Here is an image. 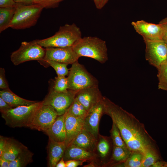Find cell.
I'll return each instance as SVG.
<instances>
[{
	"label": "cell",
	"mask_w": 167,
	"mask_h": 167,
	"mask_svg": "<svg viewBox=\"0 0 167 167\" xmlns=\"http://www.w3.org/2000/svg\"><path fill=\"white\" fill-rule=\"evenodd\" d=\"M131 153L128 149L113 145L110 158L105 167H122Z\"/></svg>",
	"instance_id": "obj_23"
},
{
	"label": "cell",
	"mask_w": 167,
	"mask_h": 167,
	"mask_svg": "<svg viewBox=\"0 0 167 167\" xmlns=\"http://www.w3.org/2000/svg\"><path fill=\"white\" fill-rule=\"evenodd\" d=\"M67 112L75 117L84 118L88 112L83 105L75 98L68 109Z\"/></svg>",
	"instance_id": "obj_30"
},
{
	"label": "cell",
	"mask_w": 167,
	"mask_h": 167,
	"mask_svg": "<svg viewBox=\"0 0 167 167\" xmlns=\"http://www.w3.org/2000/svg\"><path fill=\"white\" fill-rule=\"evenodd\" d=\"M26 147L18 140L14 139L8 138L1 157L11 162L14 160L19 153Z\"/></svg>",
	"instance_id": "obj_21"
},
{
	"label": "cell",
	"mask_w": 167,
	"mask_h": 167,
	"mask_svg": "<svg viewBox=\"0 0 167 167\" xmlns=\"http://www.w3.org/2000/svg\"><path fill=\"white\" fill-rule=\"evenodd\" d=\"M66 112L62 115L58 116L51 126L44 132L49 138L57 142H65L66 135L65 120Z\"/></svg>",
	"instance_id": "obj_17"
},
{
	"label": "cell",
	"mask_w": 167,
	"mask_h": 167,
	"mask_svg": "<svg viewBox=\"0 0 167 167\" xmlns=\"http://www.w3.org/2000/svg\"><path fill=\"white\" fill-rule=\"evenodd\" d=\"M72 48L79 58L89 57L101 64L105 63L108 59L106 41L97 36L82 37Z\"/></svg>",
	"instance_id": "obj_2"
},
{
	"label": "cell",
	"mask_w": 167,
	"mask_h": 167,
	"mask_svg": "<svg viewBox=\"0 0 167 167\" xmlns=\"http://www.w3.org/2000/svg\"><path fill=\"white\" fill-rule=\"evenodd\" d=\"M16 3H21L26 5L33 4L34 0H13Z\"/></svg>",
	"instance_id": "obj_42"
},
{
	"label": "cell",
	"mask_w": 167,
	"mask_h": 167,
	"mask_svg": "<svg viewBox=\"0 0 167 167\" xmlns=\"http://www.w3.org/2000/svg\"><path fill=\"white\" fill-rule=\"evenodd\" d=\"M0 97L13 108L22 105H29L38 102L21 98L12 92L9 88L0 91Z\"/></svg>",
	"instance_id": "obj_22"
},
{
	"label": "cell",
	"mask_w": 167,
	"mask_h": 167,
	"mask_svg": "<svg viewBox=\"0 0 167 167\" xmlns=\"http://www.w3.org/2000/svg\"><path fill=\"white\" fill-rule=\"evenodd\" d=\"M109 132L113 145L128 149L119 129L113 122H112V128Z\"/></svg>",
	"instance_id": "obj_27"
},
{
	"label": "cell",
	"mask_w": 167,
	"mask_h": 167,
	"mask_svg": "<svg viewBox=\"0 0 167 167\" xmlns=\"http://www.w3.org/2000/svg\"><path fill=\"white\" fill-rule=\"evenodd\" d=\"M90 163L86 165H84V167H99L97 163L94 161H90Z\"/></svg>",
	"instance_id": "obj_44"
},
{
	"label": "cell",
	"mask_w": 167,
	"mask_h": 167,
	"mask_svg": "<svg viewBox=\"0 0 167 167\" xmlns=\"http://www.w3.org/2000/svg\"><path fill=\"white\" fill-rule=\"evenodd\" d=\"M84 119L75 117L67 110L66 111L65 120L66 131L65 143L67 147L84 128Z\"/></svg>",
	"instance_id": "obj_16"
},
{
	"label": "cell",
	"mask_w": 167,
	"mask_h": 167,
	"mask_svg": "<svg viewBox=\"0 0 167 167\" xmlns=\"http://www.w3.org/2000/svg\"><path fill=\"white\" fill-rule=\"evenodd\" d=\"M105 114L117 125L127 148L131 152L143 154L147 150L158 148L156 141L149 135L143 124L133 114L103 96Z\"/></svg>",
	"instance_id": "obj_1"
},
{
	"label": "cell",
	"mask_w": 167,
	"mask_h": 167,
	"mask_svg": "<svg viewBox=\"0 0 167 167\" xmlns=\"http://www.w3.org/2000/svg\"><path fill=\"white\" fill-rule=\"evenodd\" d=\"M58 116L51 106L42 105L36 111L28 127L45 132L51 126Z\"/></svg>",
	"instance_id": "obj_10"
},
{
	"label": "cell",
	"mask_w": 167,
	"mask_h": 167,
	"mask_svg": "<svg viewBox=\"0 0 167 167\" xmlns=\"http://www.w3.org/2000/svg\"><path fill=\"white\" fill-rule=\"evenodd\" d=\"M143 154L138 151H134L131 153L122 167H141Z\"/></svg>",
	"instance_id": "obj_29"
},
{
	"label": "cell",
	"mask_w": 167,
	"mask_h": 167,
	"mask_svg": "<svg viewBox=\"0 0 167 167\" xmlns=\"http://www.w3.org/2000/svg\"><path fill=\"white\" fill-rule=\"evenodd\" d=\"M96 8L98 9H102L107 3L109 0H92Z\"/></svg>",
	"instance_id": "obj_38"
},
{
	"label": "cell",
	"mask_w": 167,
	"mask_h": 167,
	"mask_svg": "<svg viewBox=\"0 0 167 167\" xmlns=\"http://www.w3.org/2000/svg\"><path fill=\"white\" fill-rule=\"evenodd\" d=\"M66 147L65 142H57L49 138L47 146L49 167H56L63 157Z\"/></svg>",
	"instance_id": "obj_19"
},
{
	"label": "cell",
	"mask_w": 167,
	"mask_h": 167,
	"mask_svg": "<svg viewBox=\"0 0 167 167\" xmlns=\"http://www.w3.org/2000/svg\"><path fill=\"white\" fill-rule=\"evenodd\" d=\"M110 137L99 135L97 140L95 161L99 167H105L110 158L113 147Z\"/></svg>",
	"instance_id": "obj_14"
},
{
	"label": "cell",
	"mask_w": 167,
	"mask_h": 167,
	"mask_svg": "<svg viewBox=\"0 0 167 167\" xmlns=\"http://www.w3.org/2000/svg\"><path fill=\"white\" fill-rule=\"evenodd\" d=\"M64 0H34L33 3L40 5L44 8H50L58 6L59 3Z\"/></svg>",
	"instance_id": "obj_33"
},
{
	"label": "cell",
	"mask_w": 167,
	"mask_h": 167,
	"mask_svg": "<svg viewBox=\"0 0 167 167\" xmlns=\"http://www.w3.org/2000/svg\"><path fill=\"white\" fill-rule=\"evenodd\" d=\"M15 11L9 25L14 29L29 28L36 23L44 7L36 4L26 5L16 3Z\"/></svg>",
	"instance_id": "obj_4"
},
{
	"label": "cell",
	"mask_w": 167,
	"mask_h": 167,
	"mask_svg": "<svg viewBox=\"0 0 167 167\" xmlns=\"http://www.w3.org/2000/svg\"><path fill=\"white\" fill-rule=\"evenodd\" d=\"M56 167H66L65 161L63 157L57 163Z\"/></svg>",
	"instance_id": "obj_43"
},
{
	"label": "cell",
	"mask_w": 167,
	"mask_h": 167,
	"mask_svg": "<svg viewBox=\"0 0 167 167\" xmlns=\"http://www.w3.org/2000/svg\"><path fill=\"white\" fill-rule=\"evenodd\" d=\"M153 167H167V162L162 160L156 162L152 166Z\"/></svg>",
	"instance_id": "obj_41"
},
{
	"label": "cell",
	"mask_w": 167,
	"mask_h": 167,
	"mask_svg": "<svg viewBox=\"0 0 167 167\" xmlns=\"http://www.w3.org/2000/svg\"><path fill=\"white\" fill-rule=\"evenodd\" d=\"M9 88V85L6 80L4 68H0V88L4 89Z\"/></svg>",
	"instance_id": "obj_34"
},
{
	"label": "cell",
	"mask_w": 167,
	"mask_h": 167,
	"mask_svg": "<svg viewBox=\"0 0 167 167\" xmlns=\"http://www.w3.org/2000/svg\"><path fill=\"white\" fill-rule=\"evenodd\" d=\"M131 24L135 31L143 40H163L167 30L166 23L155 24L141 20L133 22Z\"/></svg>",
	"instance_id": "obj_11"
},
{
	"label": "cell",
	"mask_w": 167,
	"mask_h": 167,
	"mask_svg": "<svg viewBox=\"0 0 167 167\" xmlns=\"http://www.w3.org/2000/svg\"><path fill=\"white\" fill-rule=\"evenodd\" d=\"M146 45L145 58L157 68L167 61V43L163 40H144Z\"/></svg>",
	"instance_id": "obj_9"
},
{
	"label": "cell",
	"mask_w": 167,
	"mask_h": 167,
	"mask_svg": "<svg viewBox=\"0 0 167 167\" xmlns=\"http://www.w3.org/2000/svg\"><path fill=\"white\" fill-rule=\"evenodd\" d=\"M43 105L42 101L29 105L12 108L1 113V116L8 126L12 128L28 127L37 110Z\"/></svg>",
	"instance_id": "obj_5"
},
{
	"label": "cell",
	"mask_w": 167,
	"mask_h": 167,
	"mask_svg": "<svg viewBox=\"0 0 167 167\" xmlns=\"http://www.w3.org/2000/svg\"><path fill=\"white\" fill-rule=\"evenodd\" d=\"M166 29H167V23H166Z\"/></svg>",
	"instance_id": "obj_46"
},
{
	"label": "cell",
	"mask_w": 167,
	"mask_h": 167,
	"mask_svg": "<svg viewBox=\"0 0 167 167\" xmlns=\"http://www.w3.org/2000/svg\"><path fill=\"white\" fill-rule=\"evenodd\" d=\"M10 162L2 157H0V167H9Z\"/></svg>",
	"instance_id": "obj_40"
},
{
	"label": "cell",
	"mask_w": 167,
	"mask_h": 167,
	"mask_svg": "<svg viewBox=\"0 0 167 167\" xmlns=\"http://www.w3.org/2000/svg\"><path fill=\"white\" fill-rule=\"evenodd\" d=\"M95 152L71 144L66 147L63 156L65 161L71 160H85L91 161L96 158Z\"/></svg>",
	"instance_id": "obj_18"
},
{
	"label": "cell",
	"mask_w": 167,
	"mask_h": 167,
	"mask_svg": "<svg viewBox=\"0 0 167 167\" xmlns=\"http://www.w3.org/2000/svg\"><path fill=\"white\" fill-rule=\"evenodd\" d=\"M82 37L80 28L73 23L60 26L58 30L50 37L36 41L43 47H72Z\"/></svg>",
	"instance_id": "obj_3"
},
{
	"label": "cell",
	"mask_w": 167,
	"mask_h": 167,
	"mask_svg": "<svg viewBox=\"0 0 167 167\" xmlns=\"http://www.w3.org/2000/svg\"><path fill=\"white\" fill-rule=\"evenodd\" d=\"M42 61L48 60L71 64L78 61L79 58L72 47H48Z\"/></svg>",
	"instance_id": "obj_13"
},
{
	"label": "cell",
	"mask_w": 167,
	"mask_h": 167,
	"mask_svg": "<svg viewBox=\"0 0 167 167\" xmlns=\"http://www.w3.org/2000/svg\"><path fill=\"white\" fill-rule=\"evenodd\" d=\"M7 138L2 136H0V157L2 155Z\"/></svg>",
	"instance_id": "obj_39"
},
{
	"label": "cell",
	"mask_w": 167,
	"mask_h": 167,
	"mask_svg": "<svg viewBox=\"0 0 167 167\" xmlns=\"http://www.w3.org/2000/svg\"><path fill=\"white\" fill-rule=\"evenodd\" d=\"M159 89L167 91V61L157 68Z\"/></svg>",
	"instance_id": "obj_28"
},
{
	"label": "cell",
	"mask_w": 167,
	"mask_h": 167,
	"mask_svg": "<svg viewBox=\"0 0 167 167\" xmlns=\"http://www.w3.org/2000/svg\"><path fill=\"white\" fill-rule=\"evenodd\" d=\"M163 40L167 43V32H166L165 34L164 37L163 38Z\"/></svg>",
	"instance_id": "obj_45"
},
{
	"label": "cell",
	"mask_w": 167,
	"mask_h": 167,
	"mask_svg": "<svg viewBox=\"0 0 167 167\" xmlns=\"http://www.w3.org/2000/svg\"><path fill=\"white\" fill-rule=\"evenodd\" d=\"M53 90L58 92H62L68 90V82L65 76H57L55 78Z\"/></svg>",
	"instance_id": "obj_31"
},
{
	"label": "cell",
	"mask_w": 167,
	"mask_h": 167,
	"mask_svg": "<svg viewBox=\"0 0 167 167\" xmlns=\"http://www.w3.org/2000/svg\"><path fill=\"white\" fill-rule=\"evenodd\" d=\"M15 4L13 0H0V8L14 7Z\"/></svg>",
	"instance_id": "obj_37"
},
{
	"label": "cell",
	"mask_w": 167,
	"mask_h": 167,
	"mask_svg": "<svg viewBox=\"0 0 167 167\" xmlns=\"http://www.w3.org/2000/svg\"><path fill=\"white\" fill-rule=\"evenodd\" d=\"M97 140L93 135L84 128L70 144L95 152Z\"/></svg>",
	"instance_id": "obj_20"
},
{
	"label": "cell",
	"mask_w": 167,
	"mask_h": 167,
	"mask_svg": "<svg viewBox=\"0 0 167 167\" xmlns=\"http://www.w3.org/2000/svg\"><path fill=\"white\" fill-rule=\"evenodd\" d=\"M45 62L54 69L57 76H66L68 75L69 71L67 68V64L51 60Z\"/></svg>",
	"instance_id": "obj_32"
},
{
	"label": "cell",
	"mask_w": 167,
	"mask_h": 167,
	"mask_svg": "<svg viewBox=\"0 0 167 167\" xmlns=\"http://www.w3.org/2000/svg\"><path fill=\"white\" fill-rule=\"evenodd\" d=\"M33 154L26 147L10 162L9 167H24L33 161Z\"/></svg>",
	"instance_id": "obj_24"
},
{
	"label": "cell",
	"mask_w": 167,
	"mask_h": 167,
	"mask_svg": "<svg viewBox=\"0 0 167 167\" xmlns=\"http://www.w3.org/2000/svg\"><path fill=\"white\" fill-rule=\"evenodd\" d=\"M45 53V49L38 44L36 40L23 41L19 48L11 53V60L16 66L30 61H42Z\"/></svg>",
	"instance_id": "obj_7"
},
{
	"label": "cell",
	"mask_w": 167,
	"mask_h": 167,
	"mask_svg": "<svg viewBox=\"0 0 167 167\" xmlns=\"http://www.w3.org/2000/svg\"><path fill=\"white\" fill-rule=\"evenodd\" d=\"M12 108L8 103L0 97V111L1 113L6 112Z\"/></svg>",
	"instance_id": "obj_36"
},
{
	"label": "cell",
	"mask_w": 167,
	"mask_h": 167,
	"mask_svg": "<svg viewBox=\"0 0 167 167\" xmlns=\"http://www.w3.org/2000/svg\"><path fill=\"white\" fill-rule=\"evenodd\" d=\"M67 77L68 89L78 92L88 87L98 86V81L78 61L71 64Z\"/></svg>",
	"instance_id": "obj_6"
},
{
	"label": "cell",
	"mask_w": 167,
	"mask_h": 167,
	"mask_svg": "<svg viewBox=\"0 0 167 167\" xmlns=\"http://www.w3.org/2000/svg\"><path fill=\"white\" fill-rule=\"evenodd\" d=\"M105 114L102 99L87 112L84 119V128L97 139L99 135V124L102 116Z\"/></svg>",
	"instance_id": "obj_12"
},
{
	"label": "cell",
	"mask_w": 167,
	"mask_h": 167,
	"mask_svg": "<svg viewBox=\"0 0 167 167\" xmlns=\"http://www.w3.org/2000/svg\"><path fill=\"white\" fill-rule=\"evenodd\" d=\"M77 92L69 89L66 92H58L52 88L42 101L43 105L52 106L58 116L62 115L70 107Z\"/></svg>",
	"instance_id": "obj_8"
},
{
	"label": "cell",
	"mask_w": 167,
	"mask_h": 167,
	"mask_svg": "<svg viewBox=\"0 0 167 167\" xmlns=\"http://www.w3.org/2000/svg\"><path fill=\"white\" fill-rule=\"evenodd\" d=\"M161 160L158 148L148 149L143 154L141 167H152L156 162Z\"/></svg>",
	"instance_id": "obj_26"
},
{
	"label": "cell",
	"mask_w": 167,
	"mask_h": 167,
	"mask_svg": "<svg viewBox=\"0 0 167 167\" xmlns=\"http://www.w3.org/2000/svg\"><path fill=\"white\" fill-rule=\"evenodd\" d=\"M15 11V6L0 8V33L9 27Z\"/></svg>",
	"instance_id": "obj_25"
},
{
	"label": "cell",
	"mask_w": 167,
	"mask_h": 167,
	"mask_svg": "<svg viewBox=\"0 0 167 167\" xmlns=\"http://www.w3.org/2000/svg\"><path fill=\"white\" fill-rule=\"evenodd\" d=\"M85 160H71L65 161L66 167H77L82 165Z\"/></svg>",
	"instance_id": "obj_35"
},
{
	"label": "cell",
	"mask_w": 167,
	"mask_h": 167,
	"mask_svg": "<svg viewBox=\"0 0 167 167\" xmlns=\"http://www.w3.org/2000/svg\"><path fill=\"white\" fill-rule=\"evenodd\" d=\"M98 86L86 88L77 92L75 98L87 112L102 98Z\"/></svg>",
	"instance_id": "obj_15"
}]
</instances>
